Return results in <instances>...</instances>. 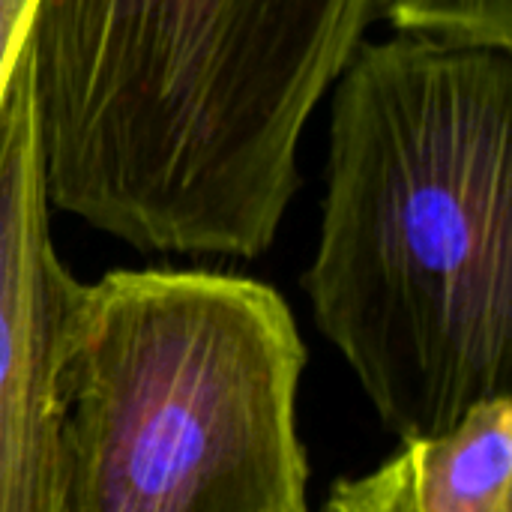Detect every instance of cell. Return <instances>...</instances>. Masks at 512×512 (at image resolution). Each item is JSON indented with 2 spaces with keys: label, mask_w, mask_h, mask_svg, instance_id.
Segmentation results:
<instances>
[{
  "label": "cell",
  "mask_w": 512,
  "mask_h": 512,
  "mask_svg": "<svg viewBox=\"0 0 512 512\" xmlns=\"http://www.w3.org/2000/svg\"><path fill=\"white\" fill-rule=\"evenodd\" d=\"M384 3L36 0L48 204L141 252H267L303 129Z\"/></svg>",
  "instance_id": "6da1fadb"
},
{
  "label": "cell",
  "mask_w": 512,
  "mask_h": 512,
  "mask_svg": "<svg viewBox=\"0 0 512 512\" xmlns=\"http://www.w3.org/2000/svg\"><path fill=\"white\" fill-rule=\"evenodd\" d=\"M336 84L306 291L384 426L417 444L510 396L512 51L363 42Z\"/></svg>",
  "instance_id": "7a4b0ae2"
},
{
  "label": "cell",
  "mask_w": 512,
  "mask_h": 512,
  "mask_svg": "<svg viewBox=\"0 0 512 512\" xmlns=\"http://www.w3.org/2000/svg\"><path fill=\"white\" fill-rule=\"evenodd\" d=\"M303 366L294 315L264 282L117 270L84 285L60 512H306Z\"/></svg>",
  "instance_id": "3957f363"
},
{
  "label": "cell",
  "mask_w": 512,
  "mask_h": 512,
  "mask_svg": "<svg viewBox=\"0 0 512 512\" xmlns=\"http://www.w3.org/2000/svg\"><path fill=\"white\" fill-rule=\"evenodd\" d=\"M30 66L0 99V512H60L63 360L81 282L48 231Z\"/></svg>",
  "instance_id": "277c9868"
},
{
  "label": "cell",
  "mask_w": 512,
  "mask_h": 512,
  "mask_svg": "<svg viewBox=\"0 0 512 512\" xmlns=\"http://www.w3.org/2000/svg\"><path fill=\"white\" fill-rule=\"evenodd\" d=\"M417 512H512V402L489 399L438 438L405 444Z\"/></svg>",
  "instance_id": "5b68a950"
},
{
  "label": "cell",
  "mask_w": 512,
  "mask_h": 512,
  "mask_svg": "<svg viewBox=\"0 0 512 512\" xmlns=\"http://www.w3.org/2000/svg\"><path fill=\"white\" fill-rule=\"evenodd\" d=\"M381 15L402 36L512 51V0H387Z\"/></svg>",
  "instance_id": "8992f818"
},
{
  "label": "cell",
  "mask_w": 512,
  "mask_h": 512,
  "mask_svg": "<svg viewBox=\"0 0 512 512\" xmlns=\"http://www.w3.org/2000/svg\"><path fill=\"white\" fill-rule=\"evenodd\" d=\"M327 512H417L411 456L402 447L378 471L339 483L330 495Z\"/></svg>",
  "instance_id": "52a82bcc"
},
{
  "label": "cell",
  "mask_w": 512,
  "mask_h": 512,
  "mask_svg": "<svg viewBox=\"0 0 512 512\" xmlns=\"http://www.w3.org/2000/svg\"><path fill=\"white\" fill-rule=\"evenodd\" d=\"M36 0H0V99L27 42Z\"/></svg>",
  "instance_id": "ba28073f"
}]
</instances>
